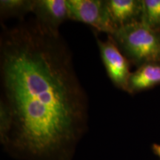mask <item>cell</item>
<instances>
[{
    "label": "cell",
    "mask_w": 160,
    "mask_h": 160,
    "mask_svg": "<svg viewBox=\"0 0 160 160\" xmlns=\"http://www.w3.org/2000/svg\"><path fill=\"white\" fill-rule=\"evenodd\" d=\"M158 85H160V64H145L131 73L126 92L133 94Z\"/></svg>",
    "instance_id": "obj_7"
},
{
    "label": "cell",
    "mask_w": 160,
    "mask_h": 160,
    "mask_svg": "<svg viewBox=\"0 0 160 160\" xmlns=\"http://www.w3.org/2000/svg\"><path fill=\"white\" fill-rule=\"evenodd\" d=\"M142 21L160 31V0H142Z\"/></svg>",
    "instance_id": "obj_9"
},
{
    "label": "cell",
    "mask_w": 160,
    "mask_h": 160,
    "mask_svg": "<svg viewBox=\"0 0 160 160\" xmlns=\"http://www.w3.org/2000/svg\"><path fill=\"white\" fill-rule=\"evenodd\" d=\"M152 150H153V153L157 156L160 159V145L159 144H153L152 145Z\"/></svg>",
    "instance_id": "obj_11"
},
{
    "label": "cell",
    "mask_w": 160,
    "mask_h": 160,
    "mask_svg": "<svg viewBox=\"0 0 160 160\" xmlns=\"http://www.w3.org/2000/svg\"><path fill=\"white\" fill-rule=\"evenodd\" d=\"M11 123L10 112L5 104L0 101V139H2L9 131Z\"/></svg>",
    "instance_id": "obj_10"
},
{
    "label": "cell",
    "mask_w": 160,
    "mask_h": 160,
    "mask_svg": "<svg viewBox=\"0 0 160 160\" xmlns=\"http://www.w3.org/2000/svg\"><path fill=\"white\" fill-rule=\"evenodd\" d=\"M33 0H1L0 15L2 19L19 17L24 19L28 13L32 12Z\"/></svg>",
    "instance_id": "obj_8"
},
{
    "label": "cell",
    "mask_w": 160,
    "mask_h": 160,
    "mask_svg": "<svg viewBox=\"0 0 160 160\" xmlns=\"http://www.w3.org/2000/svg\"><path fill=\"white\" fill-rule=\"evenodd\" d=\"M112 22L119 28L141 20L142 0H106Z\"/></svg>",
    "instance_id": "obj_6"
},
{
    "label": "cell",
    "mask_w": 160,
    "mask_h": 160,
    "mask_svg": "<svg viewBox=\"0 0 160 160\" xmlns=\"http://www.w3.org/2000/svg\"><path fill=\"white\" fill-rule=\"evenodd\" d=\"M97 45L109 79L115 87L127 91L128 82L131 72L130 71V62L120 51L111 35H108L105 41L97 37Z\"/></svg>",
    "instance_id": "obj_4"
},
{
    "label": "cell",
    "mask_w": 160,
    "mask_h": 160,
    "mask_svg": "<svg viewBox=\"0 0 160 160\" xmlns=\"http://www.w3.org/2000/svg\"><path fill=\"white\" fill-rule=\"evenodd\" d=\"M0 83L11 117L5 151L22 160H71L88 129V99L59 31L36 19L4 26Z\"/></svg>",
    "instance_id": "obj_1"
},
{
    "label": "cell",
    "mask_w": 160,
    "mask_h": 160,
    "mask_svg": "<svg viewBox=\"0 0 160 160\" xmlns=\"http://www.w3.org/2000/svg\"><path fill=\"white\" fill-rule=\"evenodd\" d=\"M32 13L42 25L53 31L69 19L67 0H33Z\"/></svg>",
    "instance_id": "obj_5"
},
{
    "label": "cell",
    "mask_w": 160,
    "mask_h": 160,
    "mask_svg": "<svg viewBox=\"0 0 160 160\" xmlns=\"http://www.w3.org/2000/svg\"><path fill=\"white\" fill-rule=\"evenodd\" d=\"M130 63L137 67L148 63L160 64V31L142 20L116 30L111 35Z\"/></svg>",
    "instance_id": "obj_2"
},
{
    "label": "cell",
    "mask_w": 160,
    "mask_h": 160,
    "mask_svg": "<svg viewBox=\"0 0 160 160\" xmlns=\"http://www.w3.org/2000/svg\"><path fill=\"white\" fill-rule=\"evenodd\" d=\"M69 19L88 25L99 32L112 35L116 27L112 22L106 1L67 0Z\"/></svg>",
    "instance_id": "obj_3"
}]
</instances>
